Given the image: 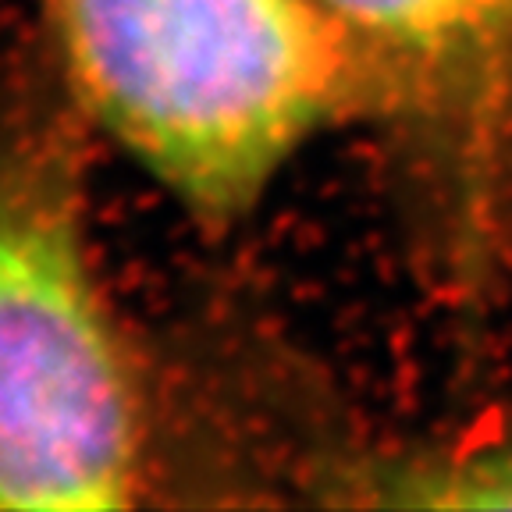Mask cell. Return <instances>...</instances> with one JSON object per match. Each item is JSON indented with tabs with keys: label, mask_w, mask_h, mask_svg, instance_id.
Wrapping results in <instances>:
<instances>
[{
	"label": "cell",
	"mask_w": 512,
	"mask_h": 512,
	"mask_svg": "<svg viewBox=\"0 0 512 512\" xmlns=\"http://www.w3.org/2000/svg\"><path fill=\"white\" fill-rule=\"evenodd\" d=\"M79 121L207 228L246 217L328 128L377 118L313 0H32Z\"/></svg>",
	"instance_id": "1"
},
{
	"label": "cell",
	"mask_w": 512,
	"mask_h": 512,
	"mask_svg": "<svg viewBox=\"0 0 512 512\" xmlns=\"http://www.w3.org/2000/svg\"><path fill=\"white\" fill-rule=\"evenodd\" d=\"M360 484H374V491H381L374 502L381 505L512 509V445L388 466L384 473H363Z\"/></svg>",
	"instance_id": "4"
},
{
	"label": "cell",
	"mask_w": 512,
	"mask_h": 512,
	"mask_svg": "<svg viewBox=\"0 0 512 512\" xmlns=\"http://www.w3.org/2000/svg\"><path fill=\"white\" fill-rule=\"evenodd\" d=\"M360 54L377 118L420 143L484 235L512 175V0H313Z\"/></svg>",
	"instance_id": "3"
},
{
	"label": "cell",
	"mask_w": 512,
	"mask_h": 512,
	"mask_svg": "<svg viewBox=\"0 0 512 512\" xmlns=\"http://www.w3.org/2000/svg\"><path fill=\"white\" fill-rule=\"evenodd\" d=\"M146 473L143 381L89 249L75 125L0 114V509H128Z\"/></svg>",
	"instance_id": "2"
}]
</instances>
